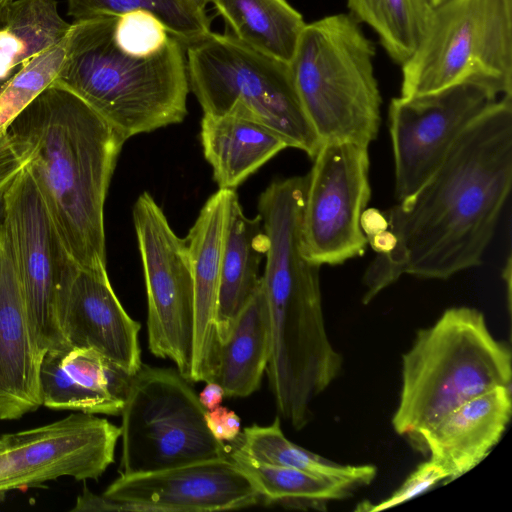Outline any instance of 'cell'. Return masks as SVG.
I'll list each match as a JSON object with an SVG mask.
<instances>
[{
	"mask_svg": "<svg viewBox=\"0 0 512 512\" xmlns=\"http://www.w3.org/2000/svg\"><path fill=\"white\" fill-rule=\"evenodd\" d=\"M512 185V96L500 97L456 140L432 176L385 212L396 246L376 254L363 304L408 274L448 279L479 266Z\"/></svg>",
	"mask_w": 512,
	"mask_h": 512,
	"instance_id": "6da1fadb",
	"label": "cell"
},
{
	"mask_svg": "<svg viewBox=\"0 0 512 512\" xmlns=\"http://www.w3.org/2000/svg\"><path fill=\"white\" fill-rule=\"evenodd\" d=\"M73 261L106 269L104 204L126 139L56 80L9 125Z\"/></svg>",
	"mask_w": 512,
	"mask_h": 512,
	"instance_id": "7a4b0ae2",
	"label": "cell"
},
{
	"mask_svg": "<svg viewBox=\"0 0 512 512\" xmlns=\"http://www.w3.org/2000/svg\"><path fill=\"white\" fill-rule=\"evenodd\" d=\"M116 16L74 20L58 81L126 140L184 120L190 91L185 45L176 37L159 52L139 54L114 38Z\"/></svg>",
	"mask_w": 512,
	"mask_h": 512,
	"instance_id": "3957f363",
	"label": "cell"
},
{
	"mask_svg": "<svg viewBox=\"0 0 512 512\" xmlns=\"http://www.w3.org/2000/svg\"><path fill=\"white\" fill-rule=\"evenodd\" d=\"M392 426L411 441L460 404L498 386L511 387L512 355L475 308L452 307L421 329L402 357Z\"/></svg>",
	"mask_w": 512,
	"mask_h": 512,
	"instance_id": "277c9868",
	"label": "cell"
},
{
	"mask_svg": "<svg viewBox=\"0 0 512 512\" xmlns=\"http://www.w3.org/2000/svg\"><path fill=\"white\" fill-rule=\"evenodd\" d=\"M375 47L351 15L306 24L290 69L302 107L321 143L368 146L377 137L382 98Z\"/></svg>",
	"mask_w": 512,
	"mask_h": 512,
	"instance_id": "5b68a950",
	"label": "cell"
},
{
	"mask_svg": "<svg viewBox=\"0 0 512 512\" xmlns=\"http://www.w3.org/2000/svg\"><path fill=\"white\" fill-rule=\"evenodd\" d=\"M189 89L203 114L255 120L311 159L321 141L298 97L290 65L232 34L210 31L185 46Z\"/></svg>",
	"mask_w": 512,
	"mask_h": 512,
	"instance_id": "8992f818",
	"label": "cell"
},
{
	"mask_svg": "<svg viewBox=\"0 0 512 512\" xmlns=\"http://www.w3.org/2000/svg\"><path fill=\"white\" fill-rule=\"evenodd\" d=\"M318 267H284L262 277L270 323L266 367L280 414L296 430L311 419L312 401L342 369L326 332Z\"/></svg>",
	"mask_w": 512,
	"mask_h": 512,
	"instance_id": "52a82bcc",
	"label": "cell"
},
{
	"mask_svg": "<svg viewBox=\"0 0 512 512\" xmlns=\"http://www.w3.org/2000/svg\"><path fill=\"white\" fill-rule=\"evenodd\" d=\"M401 97L477 81L512 96V0H450L433 8L402 66Z\"/></svg>",
	"mask_w": 512,
	"mask_h": 512,
	"instance_id": "ba28073f",
	"label": "cell"
},
{
	"mask_svg": "<svg viewBox=\"0 0 512 512\" xmlns=\"http://www.w3.org/2000/svg\"><path fill=\"white\" fill-rule=\"evenodd\" d=\"M206 410L178 370L142 363L121 412L120 475L154 472L228 457L205 422Z\"/></svg>",
	"mask_w": 512,
	"mask_h": 512,
	"instance_id": "9c48e42d",
	"label": "cell"
},
{
	"mask_svg": "<svg viewBox=\"0 0 512 512\" xmlns=\"http://www.w3.org/2000/svg\"><path fill=\"white\" fill-rule=\"evenodd\" d=\"M132 216L147 294L149 349L172 360L190 381L194 282L185 238L177 236L148 192L138 196Z\"/></svg>",
	"mask_w": 512,
	"mask_h": 512,
	"instance_id": "30bf717a",
	"label": "cell"
},
{
	"mask_svg": "<svg viewBox=\"0 0 512 512\" xmlns=\"http://www.w3.org/2000/svg\"><path fill=\"white\" fill-rule=\"evenodd\" d=\"M368 146L346 141L321 144L307 174L301 249L312 263L340 265L363 254L362 212L371 197Z\"/></svg>",
	"mask_w": 512,
	"mask_h": 512,
	"instance_id": "8fae6325",
	"label": "cell"
},
{
	"mask_svg": "<svg viewBox=\"0 0 512 512\" xmlns=\"http://www.w3.org/2000/svg\"><path fill=\"white\" fill-rule=\"evenodd\" d=\"M9 232L32 331L40 351L69 349L57 321L58 296L76 263L24 166L3 191Z\"/></svg>",
	"mask_w": 512,
	"mask_h": 512,
	"instance_id": "7c38bea8",
	"label": "cell"
},
{
	"mask_svg": "<svg viewBox=\"0 0 512 512\" xmlns=\"http://www.w3.org/2000/svg\"><path fill=\"white\" fill-rule=\"evenodd\" d=\"M500 97L486 83L467 81L390 101L389 132L398 201L411 196L432 176L463 131Z\"/></svg>",
	"mask_w": 512,
	"mask_h": 512,
	"instance_id": "4fadbf2b",
	"label": "cell"
},
{
	"mask_svg": "<svg viewBox=\"0 0 512 512\" xmlns=\"http://www.w3.org/2000/svg\"><path fill=\"white\" fill-rule=\"evenodd\" d=\"M3 435L0 500L10 491L43 487L61 477L97 480L114 462L121 431L105 418L77 412Z\"/></svg>",
	"mask_w": 512,
	"mask_h": 512,
	"instance_id": "5bb4252c",
	"label": "cell"
},
{
	"mask_svg": "<svg viewBox=\"0 0 512 512\" xmlns=\"http://www.w3.org/2000/svg\"><path fill=\"white\" fill-rule=\"evenodd\" d=\"M105 495L151 512H202L246 508L263 496L229 456L154 472L120 475Z\"/></svg>",
	"mask_w": 512,
	"mask_h": 512,
	"instance_id": "9a60e30c",
	"label": "cell"
},
{
	"mask_svg": "<svg viewBox=\"0 0 512 512\" xmlns=\"http://www.w3.org/2000/svg\"><path fill=\"white\" fill-rule=\"evenodd\" d=\"M57 321L68 348L94 350L131 376L140 369L141 325L121 305L107 269L76 265L59 293Z\"/></svg>",
	"mask_w": 512,
	"mask_h": 512,
	"instance_id": "2e32d148",
	"label": "cell"
},
{
	"mask_svg": "<svg viewBox=\"0 0 512 512\" xmlns=\"http://www.w3.org/2000/svg\"><path fill=\"white\" fill-rule=\"evenodd\" d=\"M15 256L0 222V420H15L42 406L40 366Z\"/></svg>",
	"mask_w": 512,
	"mask_h": 512,
	"instance_id": "e0dca14e",
	"label": "cell"
},
{
	"mask_svg": "<svg viewBox=\"0 0 512 512\" xmlns=\"http://www.w3.org/2000/svg\"><path fill=\"white\" fill-rule=\"evenodd\" d=\"M235 190L212 194L190 228L187 245L194 282V335L190 381H213L219 349L216 311L229 205Z\"/></svg>",
	"mask_w": 512,
	"mask_h": 512,
	"instance_id": "ac0fdd59",
	"label": "cell"
},
{
	"mask_svg": "<svg viewBox=\"0 0 512 512\" xmlns=\"http://www.w3.org/2000/svg\"><path fill=\"white\" fill-rule=\"evenodd\" d=\"M512 414L511 387L498 386L452 409L411 441L455 480L482 462Z\"/></svg>",
	"mask_w": 512,
	"mask_h": 512,
	"instance_id": "d6986e66",
	"label": "cell"
},
{
	"mask_svg": "<svg viewBox=\"0 0 512 512\" xmlns=\"http://www.w3.org/2000/svg\"><path fill=\"white\" fill-rule=\"evenodd\" d=\"M267 248L261 217H247L234 191L230 200L220 270L216 328L219 342L259 289L260 264Z\"/></svg>",
	"mask_w": 512,
	"mask_h": 512,
	"instance_id": "ffe728a7",
	"label": "cell"
},
{
	"mask_svg": "<svg viewBox=\"0 0 512 512\" xmlns=\"http://www.w3.org/2000/svg\"><path fill=\"white\" fill-rule=\"evenodd\" d=\"M200 143L219 189L235 190L280 151L284 139L267 126L235 115L203 114Z\"/></svg>",
	"mask_w": 512,
	"mask_h": 512,
	"instance_id": "44dd1931",
	"label": "cell"
},
{
	"mask_svg": "<svg viewBox=\"0 0 512 512\" xmlns=\"http://www.w3.org/2000/svg\"><path fill=\"white\" fill-rule=\"evenodd\" d=\"M268 305L261 285L220 343L213 381L225 396L246 397L258 390L270 356Z\"/></svg>",
	"mask_w": 512,
	"mask_h": 512,
	"instance_id": "7402d4cb",
	"label": "cell"
},
{
	"mask_svg": "<svg viewBox=\"0 0 512 512\" xmlns=\"http://www.w3.org/2000/svg\"><path fill=\"white\" fill-rule=\"evenodd\" d=\"M239 41L290 64L306 25L287 0H211Z\"/></svg>",
	"mask_w": 512,
	"mask_h": 512,
	"instance_id": "603a6c76",
	"label": "cell"
},
{
	"mask_svg": "<svg viewBox=\"0 0 512 512\" xmlns=\"http://www.w3.org/2000/svg\"><path fill=\"white\" fill-rule=\"evenodd\" d=\"M71 23L56 0H11L0 8V85L44 49L61 41Z\"/></svg>",
	"mask_w": 512,
	"mask_h": 512,
	"instance_id": "cb8c5ba5",
	"label": "cell"
},
{
	"mask_svg": "<svg viewBox=\"0 0 512 512\" xmlns=\"http://www.w3.org/2000/svg\"><path fill=\"white\" fill-rule=\"evenodd\" d=\"M61 393L75 411L120 415L132 376L91 349L63 353Z\"/></svg>",
	"mask_w": 512,
	"mask_h": 512,
	"instance_id": "d4e9b609",
	"label": "cell"
},
{
	"mask_svg": "<svg viewBox=\"0 0 512 512\" xmlns=\"http://www.w3.org/2000/svg\"><path fill=\"white\" fill-rule=\"evenodd\" d=\"M233 442L240 451L258 462L298 469L351 484L357 489L369 485L377 474L374 465H343L294 444L284 435L279 417L268 426L245 427Z\"/></svg>",
	"mask_w": 512,
	"mask_h": 512,
	"instance_id": "484cf974",
	"label": "cell"
},
{
	"mask_svg": "<svg viewBox=\"0 0 512 512\" xmlns=\"http://www.w3.org/2000/svg\"><path fill=\"white\" fill-rule=\"evenodd\" d=\"M228 448L229 458L251 478L267 503L324 511L329 502L346 499L357 489L351 484L298 469L258 462L235 445Z\"/></svg>",
	"mask_w": 512,
	"mask_h": 512,
	"instance_id": "4316f807",
	"label": "cell"
},
{
	"mask_svg": "<svg viewBox=\"0 0 512 512\" xmlns=\"http://www.w3.org/2000/svg\"><path fill=\"white\" fill-rule=\"evenodd\" d=\"M351 16L377 34L398 65L408 61L427 29L433 7L429 0H347Z\"/></svg>",
	"mask_w": 512,
	"mask_h": 512,
	"instance_id": "83f0119b",
	"label": "cell"
},
{
	"mask_svg": "<svg viewBox=\"0 0 512 512\" xmlns=\"http://www.w3.org/2000/svg\"><path fill=\"white\" fill-rule=\"evenodd\" d=\"M74 20L145 10L159 18L185 46L211 31V20L190 0H67Z\"/></svg>",
	"mask_w": 512,
	"mask_h": 512,
	"instance_id": "f1b7e54d",
	"label": "cell"
},
{
	"mask_svg": "<svg viewBox=\"0 0 512 512\" xmlns=\"http://www.w3.org/2000/svg\"><path fill=\"white\" fill-rule=\"evenodd\" d=\"M68 50L69 31L61 41L31 58L0 85V132H5L11 122L58 79Z\"/></svg>",
	"mask_w": 512,
	"mask_h": 512,
	"instance_id": "f546056e",
	"label": "cell"
},
{
	"mask_svg": "<svg viewBox=\"0 0 512 512\" xmlns=\"http://www.w3.org/2000/svg\"><path fill=\"white\" fill-rule=\"evenodd\" d=\"M440 482L444 484L449 482L448 473L436 462L428 459L418 465L388 498L376 504L359 503L356 510L374 512L392 508L427 492Z\"/></svg>",
	"mask_w": 512,
	"mask_h": 512,
	"instance_id": "4dcf8cb0",
	"label": "cell"
},
{
	"mask_svg": "<svg viewBox=\"0 0 512 512\" xmlns=\"http://www.w3.org/2000/svg\"><path fill=\"white\" fill-rule=\"evenodd\" d=\"M73 512H103V511H137L151 512L147 506L134 502L118 500L105 494L98 495L91 492L86 486L77 497Z\"/></svg>",
	"mask_w": 512,
	"mask_h": 512,
	"instance_id": "1f68e13d",
	"label": "cell"
},
{
	"mask_svg": "<svg viewBox=\"0 0 512 512\" xmlns=\"http://www.w3.org/2000/svg\"><path fill=\"white\" fill-rule=\"evenodd\" d=\"M205 422L213 437L220 442H233L240 434V418L224 406L206 410Z\"/></svg>",
	"mask_w": 512,
	"mask_h": 512,
	"instance_id": "d6a6232c",
	"label": "cell"
},
{
	"mask_svg": "<svg viewBox=\"0 0 512 512\" xmlns=\"http://www.w3.org/2000/svg\"><path fill=\"white\" fill-rule=\"evenodd\" d=\"M24 166L25 161L15 148L7 130L0 132V192L6 189Z\"/></svg>",
	"mask_w": 512,
	"mask_h": 512,
	"instance_id": "836d02e7",
	"label": "cell"
},
{
	"mask_svg": "<svg viewBox=\"0 0 512 512\" xmlns=\"http://www.w3.org/2000/svg\"><path fill=\"white\" fill-rule=\"evenodd\" d=\"M360 226L366 238H370L388 229V221L378 209L366 208L361 214Z\"/></svg>",
	"mask_w": 512,
	"mask_h": 512,
	"instance_id": "e575fe53",
	"label": "cell"
},
{
	"mask_svg": "<svg viewBox=\"0 0 512 512\" xmlns=\"http://www.w3.org/2000/svg\"><path fill=\"white\" fill-rule=\"evenodd\" d=\"M207 385L198 395L199 401L205 410L218 407L225 396L224 389L215 381L206 382Z\"/></svg>",
	"mask_w": 512,
	"mask_h": 512,
	"instance_id": "d590c367",
	"label": "cell"
},
{
	"mask_svg": "<svg viewBox=\"0 0 512 512\" xmlns=\"http://www.w3.org/2000/svg\"><path fill=\"white\" fill-rule=\"evenodd\" d=\"M396 237L388 229L367 238V243L375 251L376 254H386L394 249L396 246Z\"/></svg>",
	"mask_w": 512,
	"mask_h": 512,
	"instance_id": "8d00e7d4",
	"label": "cell"
},
{
	"mask_svg": "<svg viewBox=\"0 0 512 512\" xmlns=\"http://www.w3.org/2000/svg\"><path fill=\"white\" fill-rule=\"evenodd\" d=\"M503 279L506 282V286H507L508 308L510 311V307H511V257L508 258L506 266L504 267Z\"/></svg>",
	"mask_w": 512,
	"mask_h": 512,
	"instance_id": "74e56055",
	"label": "cell"
},
{
	"mask_svg": "<svg viewBox=\"0 0 512 512\" xmlns=\"http://www.w3.org/2000/svg\"><path fill=\"white\" fill-rule=\"evenodd\" d=\"M199 10L205 11L206 6L211 0H190Z\"/></svg>",
	"mask_w": 512,
	"mask_h": 512,
	"instance_id": "f35d334b",
	"label": "cell"
},
{
	"mask_svg": "<svg viewBox=\"0 0 512 512\" xmlns=\"http://www.w3.org/2000/svg\"><path fill=\"white\" fill-rule=\"evenodd\" d=\"M4 216V201H3V191L0 192V222L3 220Z\"/></svg>",
	"mask_w": 512,
	"mask_h": 512,
	"instance_id": "ab89813d",
	"label": "cell"
},
{
	"mask_svg": "<svg viewBox=\"0 0 512 512\" xmlns=\"http://www.w3.org/2000/svg\"><path fill=\"white\" fill-rule=\"evenodd\" d=\"M448 1H450V0H429V2H430V4H431V6H432L433 8H436V7H438V6H440V5L444 4V3H446V2H448Z\"/></svg>",
	"mask_w": 512,
	"mask_h": 512,
	"instance_id": "60d3db41",
	"label": "cell"
},
{
	"mask_svg": "<svg viewBox=\"0 0 512 512\" xmlns=\"http://www.w3.org/2000/svg\"><path fill=\"white\" fill-rule=\"evenodd\" d=\"M5 446V438L4 435L0 436V450Z\"/></svg>",
	"mask_w": 512,
	"mask_h": 512,
	"instance_id": "b9f144b4",
	"label": "cell"
},
{
	"mask_svg": "<svg viewBox=\"0 0 512 512\" xmlns=\"http://www.w3.org/2000/svg\"><path fill=\"white\" fill-rule=\"evenodd\" d=\"M11 0H0V8L3 7L5 4L10 2Z\"/></svg>",
	"mask_w": 512,
	"mask_h": 512,
	"instance_id": "7bdbcfd3",
	"label": "cell"
}]
</instances>
